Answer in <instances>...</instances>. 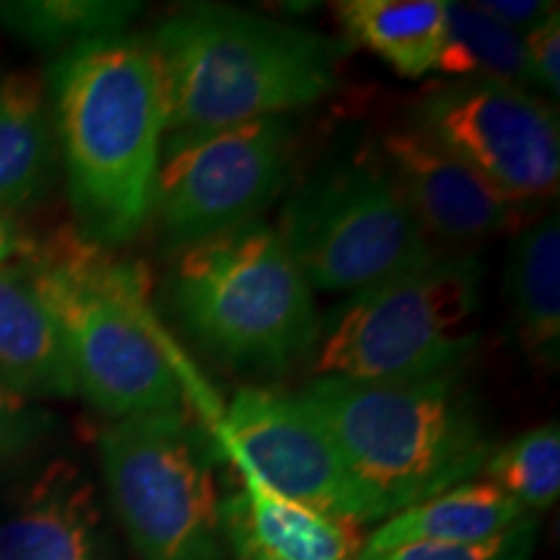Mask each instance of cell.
I'll return each mask as SVG.
<instances>
[{"mask_svg": "<svg viewBox=\"0 0 560 560\" xmlns=\"http://www.w3.org/2000/svg\"><path fill=\"white\" fill-rule=\"evenodd\" d=\"M100 509L75 472H50L30 501L0 524V560H96Z\"/></svg>", "mask_w": 560, "mask_h": 560, "instance_id": "15", "label": "cell"}, {"mask_svg": "<svg viewBox=\"0 0 560 560\" xmlns=\"http://www.w3.org/2000/svg\"><path fill=\"white\" fill-rule=\"evenodd\" d=\"M21 249H24V244H21L16 223H13L9 210L0 208V265H5L11 257H16Z\"/></svg>", "mask_w": 560, "mask_h": 560, "instance_id": "27", "label": "cell"}, {"mask_svg": "<svg viewBox=\"0 0 560 560\" xmlns=\"http://www.w3.org/2000/svg\"><path fill=\"white\" fill-rule=\"evenodd\" d=\"M537 520L524 516L520 524L475 542H412L400 548L366 552L359 560H529L535 550Z\"/></svg>", "mask_w": 560, "mask_h": 560, "instance_id": "23", "label": "cell"}, {"mask_svg": "<svg viewBox=\"0 0 560 560\" xmlns=\"http://www.w3.org/2000/svg\"><path fill=\"white\" fill-rule=\"evenodd\" d=\"M278 234L310 289L361 291L439 247L380 161L314 174L291 195Z\"/></svg>", "mask_w": 560, "mask_h": 560, "instance_id": "8", "label": "cell"}, {"mask_svg": "<svg viewBox=\"0 0 560 560\" xmlns=\"http://www.w3.org/2000/svg\"><path fill=\"white\" fill-rule=\"evenodd\" d=\"M0 382L26 400L79 392L58 319L21 262L0 265Z\"/></svg>", "mask_w": 560, "mask_h": 560, "instance_id": "14", "label": "cell"}, {"mask_svg": "<svg viewBox=\"0 0 560 560\" xmlns=\"http://www.w3.org/2000/svg\"><path fill=\"white\" fill-rule=\"evenodd\" d=\"M532 86L558 96L560 91V13H548L522 37Z\"/></svg>", "mask_w": 560, "mask_h": 560, "instance_id": "25", "label": "cell"}, {"mask_svg": "<svg viewBox=\"0 0 560 560\" xmlns=\"http://www.w3.org/2000/svg\"><path fill=\"white\" fill-rule=\"evenodd\" d=\"M100 457L140 560H223L215 441L190 412L117 420L102 433Z\"/></svg>", "mask_w": 560, "mask_h": 560, "instance_id": "7", "label": "cell"}, {"mask_svg": "<svg viewBox=\"0 0 560 560\" xmlns=\"http://www.w3.org/2000/svg\"><path fill=\"white\" fill-rule=\"evenodd\" d=\"M170 301L215 359L283 371L310 359L319 314L283 236L260 219L177 252Z\"/></svg>", "mask_w": 560, "mask_h": 560, "instance_id": "5", "label": "cell"}, {"mask_svg": "<svg viewBox=\"0 0 560 560\" xmlns=\"http://www.w3.org/2000/svg\"><path fill=\"white\" fill-rule=\"evenodd\" d=\"M215 444L283 499L332 520L369 524L338 450L296 397L240 389L215 429Z\"/></svg>", "mask_w": 560, "mask_h": 560, "instance_id": "11", "label": "cell"}, {"mask_svg": "<svg viewBox=\"0 0 560 560\" xmlns=\"http://www.w3.org/2000/svg\"><path fill=\"white\" fill-rule=\"evenodd\" d=\"M138 3L120 0H52V3H9L0 5V16L21 37L39 45H60L117 34L136 16Z\"/></svg>", "mask_w": 560, "mask_h": 560, "instance_id": "22", "label": "cell"}, {"mask_svg": "<svg viewBox=\"0 0 560 560\" xmlns=\"http://www.w3.org/2000/svg\"><path fill=\"white\" fill-rule=\"evenodd\" d=\"M529 511L490 480L459 482L444 493L389 516L363 550L382 552L412 542H475L501 535Z\"/></svg>", "mask_w": 560, "mask_h": 560, "instance_id": "17", "label": "cell"}, {"mask_svg": "<svg viewBox=\"0 0 560 560\" xmlns=\"http://www.w3.org/2000/svg\"><path fill=\"white\" fill-rule=\"evenodd\" d=\"M164 91V138L200 136L325 100L340 45L229 5H187L151 39Z\"/></svg>", "mask_w": 560, "mask_h": 560, "instance_id": "3", "label": "cell"}, {"mask_svg": "<svg viewBox=\"0 0 560 560\" xmlns=\"http://www.w3.org/2000/svg\"><path fill=\"white\" fill-rule=\"evenodd\" d=\"M55 132L81 240H136L153 213L164 91L151 42L117 32L79 42L52 68Z\"/></svg>", "mask_w": 560, "mask_h": 560, "instance_id": "1", "label": "cell"}, {"mask_svg": "<svg viewBox=\"0 0 560 560\" xmlns=\"http://www.w3.org/2000/svg\"><path fill=\"white\" fill-rule=\"evenodd\" d=\"M482 265L475 252L436 249L423 262L355 291L319 322L314 376L412 382L465 366L478 346Z\"/></svg>", "mask_w": 560, "mask_h": 560, "instance_id": "6", "label": "cell"}, {"mask_svg": "<svg viewBox=\"0 0 560 560\" xmlns=\"http://www.w3.org/2000/svg\"><path fill=\"white\" fill-rule=\"evenodd\" d=\"M335 13L350 37L405 79L439 68L446 39L444 0H342Z\"/></svg>", "mask_w": 560, "mask_h": 560, "instance_id": "19", "label": "cell"}, {"mask_svg": "<svg viewBox=\"0 0 560 560\" xmlns=\"http://www.w3.org/2000/svg\"><path fill=\"white\" fill-rule=\"evenodd\" d=\"M480 472L527 511L550 509L560 495L558 423L537 425L493 450Z\"/></svg>", "mask_w": 560, "mask_h": 560, "instance_id": "21", "label": "cell"}, {"mask_svg": "<svg viewBox=\"0 0 560 560\" xmlns=\"http://www.w3.org/2000/svg\"><path fill=\"white\" fill-rule=\"evenodd\" d=\"M24 270L66 340L75 387L112 418L177 410L182 380L153 330L143 270L81 236L24 255Z\"/></svg>", "mask_w": 560, "mask_h": 560, "instance_id": "4", "label": "cell"}, {"mask_svg": "<svg viewBox=\"0 0 560 560\" xmlns=\"http://www.w3.org/2000/svg\"><path fill=\"white\" fill-rule=\"evenodd\" d=\"M475 9L524 37L532 26H537L548 13L556 11L558 3H548V0H478Z\"/></svg>", "mask_w": 560, "mask_h": 560, "instance_id": "26", "label": "cell"}, {"mask_svg": "<svg viewBox=\"0 0 560 560\" xmlns=\"http://www.w3.org/2000/svg\"><path fill=\"white\" fill-rule=\"evenodd\" d=\"M58 132L45 83L26 70L0 75V208H30L47 192Z\"/></svg>", "mask_w": 560, "mask_h": 560, "instance_id": "16", "label": "cell"}, {"mask_svg": "<svg viewBox=\"0 0 560 560\" xmlns=\"http://www.w3.org/2000/svg\"><path fill=\"white\" fill-rule=\"evenodd\" d=\"M436 70L524 91L532 86L522 34L486 16L475 3H446V39Z\"/></svg>", "mask_w": 560, "mask_h": 560, "instance_id": "20", "label": "cell"}, {"mask_svg": "<svg viewBox=\"0 0 560 560\" xmlns=\"http://www.w3.org/2000/svg\"><path fill=\"white\" fill-rule=\"evenodd\" d=\"M242 475L244 493L226 501L223 535L234 545L242 560L262 552L280 560H359L366 540L353 522L332 520L317 511L299 506L249 470L244 462L231 457Z\"/></svg>", "mask_w": 560, "mask_h": 560, "instance_id": "13", "label": "cell"}, {"mask_svg": "<svg viewBox=\"0 0 560 560\" xmlns=\"http://www.w3.org/2000/svg\"><path fill=\"white\" fill-rule=\"evenodd\" d=\"M50 425V416L0 382V459L37 441Z\"/></svg>", "mask_w": 560, "mask_h": 560, "instance_id": "24", "label": "cell"}, {"mask_svg": "<svg viewBox=\"0 0 560 560\" xmlns=\"http://www.w3.org/2000/svg\"><path fill=\"white\" fill-rule=\"evenodd\" d=\"M296 400L330 436L369 524L475 480L493 452L459 371L412 382L312 376Z\"/></svg>", "mask_w": 560, "mask_h": 560, "instance_id": "2", "label": "cell"}, {"mask_svg": "<svg viewBox=\"0 0 560 560\" xmlns=\"http://www.w3.org/2000/svg\"><path fill=\"white\" fill-rule=\"evenodd\" d=\"M244 560H280V558H272V556H262V552H255V556L244 558Z\"/></svg>", "mask_w": 560, "mask_h": 560, "instance_id": "28", "label": "cell"}, {"mask_svg": "<svg viewBox=\"0 0 560 560\" xmlns=\"http://www.w3.org/2000/svg\"><path fill=\"white\" fill-rule=\"evenodd\" d=\"M382 164L402 187L425 234L452 247L520 231L532 210L410 122L384 132Z\"/></svg>", "mask_w": 560, "mask_h": 560, "instance_id": "12", "label": "cell"}, {"mask_svg": "<svg viewBox=\"0 0 560 560\" xmlns=\"http://www.w3.org/2000/svg\"><path fill=\"white\" fill-rule=\"evenodd\" d=\"M405 122L467 161L516 202L532 206L558 195V115L532 91L457 79L425 91Z\"/></svg>", "mask_w": 560, "mask_h": 560, "instance_id": "10", "label": "cell"}, {"mask_svg": "<svg viewBox=\"0 0 560 560\" xmlns=\"http://www.w3.org/2000/svg\"><path fill=\"white\" fill-rule=\"evenodd\" d=\"M506 285L516 335L532 359L556 366L560 350V221L545 215L516 231Z\"/></svg>", "mask_w": 560, "mask_h": 560, "instance_id": "18", "label": "cell"}, {"mask_svg": "<svg viewBox=\"0 0 560 560\" xmlns=\"http://www.w3.org/2000/svg\"><path fill=\"white\" fill-rule=\"evenodd\" d=\"M164 140L153 213L164 242L179 252L257 221L285 174L291 125L262 117Z\"/></svg>", "mask_w": 560, "mask_h": 560, "instance_id": "9", "label": "cell"}]
</instances>
